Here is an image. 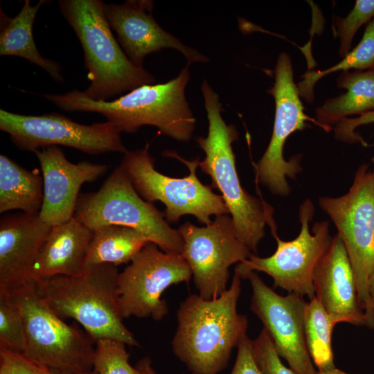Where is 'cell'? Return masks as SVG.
<instances>
[{"label":"cell","instance_id":"obj_17","mask_svg":"<svg viewBox=\"0 0 374 374\" xmlns=\"http://www.w3.org/2000/svg\"><path fill=\"white\" fill-rule=\"evenodd\" d=\"M44 181L39 215L51 226L71 220L75 213L81 186L104 175L109 166L89 161L73 163L55 145L37 150Z\"/></svg>","mask_w":374,"mask_h":374},{"label":"cell","instance_id":"obj_13","mask_svg":"<svg viewBox=\"0 0 374 374\" xmlns=\"http://www.w3.org/2000/svg\"><path fill=\"white\" fill-rule=\"evenodd\" d=\"M191 276L181 254L165 252L149 242L118 274L117 292L122 317L161 320L169 312L162 294L172 285L188 283Z\"/></svg>","mask_w":374,"mask_h":374},{"label":"cell","instance_id":"obj_27","mask_svg":"<svg viewBox=\"0 0 374 374\" xmlns=\"http://www.w3.org/2000/svg\"><path fill=\"white\" fill-rule=\"evenodd\" d=\"M26 337L21 313L10 292L0 288V348L23 353Z\"/></svg>","mask_w":374,"mask_h":374},{"label":"cell","instance_id":"obj_26","mask_svg":"<svg viewBox=\"0 0 374 374\" xmlns=\"http://www.w3.org/2000/svg\"><path fill=\"white\" fill-rule=\"evenodd\" d=\"M374 66V17L367 24L358 44L342 60L332 66L323 70L308 69L296 84L301 98L312 103L314 98V86L324 76L332 73L350 69L365 70Z\"/></svg>","mask_w":374,"mask_h":374},{"label":"cell","instance_id":"obj_32","mask_svg":"<svg viewBox=\"0 0 374 374\" xmlns=\"http://www.w3.org/2000/svg\"><path fill=\"white\" fill-rule=\"evenodd\" d=\"M374 123V111L363 114L354 118H346L337 123L332 130L335 138L343 143H360L364 147L368 143L357 132L356 129L362 125Z\"/></svg>","mask_w":374,"mask_h":374},{"label":"cell","instance_id":"obj_35","mask_svg":"<svg viewBox=\"0 0 374 374\" xmlns=\"http://www.w3.org/2000/svg\"><path fill=\"white\" fill-rule=\"evenodd\" d=\"M49 369V374H97L94 371L87 373H81L75 371H72L69 370H60V369Z\"/></svg>","mask_w":374,"mask_h":374},{"label":"cell","instance_id":"obj_11","mask_svg":"<svg viewBox=\"0 0 374 374\" xmlns=\"http://www.w3.org/2000/svg\"><path fill=\"white\" fill-rule=\"evenodd\" d=\"M274 83L267 90L275 102V114L271 139L264 154L255 165L256 181L271 193L282 197L291 191L287 178L295 179L302 170L301 154L285 159L283 148L289 136L296 131L309 127L308 122L319 126L315 118L305 113L290 55L280 53L274 69Z\"/></svg>","mask_w":374,"mask_h":374},{"label":"cell","instance_id":"obj_29","mask_svg":"<svg viewBox=\"0 0 374 374\" xmlns=\"http://www.w3.org/2000/svg\"><path fill=\"white\" fill-rule=\"evenodd\" d=\"M374 17V0H357L345 17H337L333 21L335 35L340 40L339 54L344 57L350 53L353 39L359 29Z\"/></svg>","mask_w":374,"mask_h":374},{"label":"cell","instance_id":"obj_28","mask_svg":"<svg viewBox=\"0 0 374 374\" xmlns=\"http://www.w3.org/2000/svg\"><path fill=\"white\" fill-rule=\"evenodd\" d=\"M125 344L117 339L101 338L96 341L93 371L97 374H143L129 363Z\"/></svg>","mask_w":374,"mask_h":374},{"label":"cell","instance_id":"obj_7","mask_svg":"<svg viewBox=\"0 0 374 374\" xmlns=\"http://www.w3.org/2000/svg\"><path fill=\"white\" fill-rule=\"evenodd\" d=\"M74 217L94 231L118 225L143 234L161 250L181 254L184 242L166 221L164 213L144 200L119 165L96 192L80 193Z\"/></svg>","mask_w":374,"mask_h":374},{"label":"cell","instance_id":"obj_34","mask_svg":"<svg viewBox=\"0 0 374 374\" xmlns=\"http://www.w3.org/2000/svg\"><path fill=\"white\" fill-rule=\"evenodd\" d=\"M135 367L143 374H158L152 366L151 359L148 357L139 360Z\"/></svg>","mask_w":374,"mask_h":374},{"label":"cell","instance_id":"obj_1","mask_svg":"<svg viewBox=\"0 0 374 374\" xmlns=\"http://www.w3.org/2000/svg\"><path fill=\"white\" fill-rule=\"evenodd\" d=\"M190 76L186 66L166 82L142 85L113 100H95L78 89L43 96L64 111L99 114L120 133H135L142 126L151 125L160 134L188 142L195 129L185 95Z\"/></svg>","mask_w":374,"mask_h":374},{"label":"cell","instance_id":"obj_19","mask_svg":"<svg viewBox=\"0 0 374 374\" xmlns=\"http://www.w3.org/2000/svg\"><path fill=\"white\" fill-rule=\"evenodd\" d=\"M313 283L316 297L335 325L344 322L366 326L353 270L337 233L315 268Z\"/></svg>","mask_w":374,"mask_h":374},{"label":"cell","instance_id":"obj_21","mask_svg":"<svg viewBox=\"0 0 374 374\" xmlns=\"http://www.w3.org/2000/svg\"><path fill=\"white\" fill-rule=\"evenodd\" d=\"M336 83L346 91L327 99L315 109L319 127L327 132L344 118L374 111V66L365 70L343 71Z\"/></svg>","mask_w":374,"mask_h":374},{"label":"cell","instance_id":"obj_31","mask_svg":"<svg viewBox=\"0 0 374 374\" xmlns=\"http://www.w3.org/2000/svg\"><path fill=\"white\" fill-rule=\"evenodd\" d=\"M0 374H49V369L21 353L0 348Z\"/></svg>","mask_w":374,"mask_h":374},{"label":"cell","instance_id":"obj_24","mask_svg":"<svg viewBox=\"0 0 374 374\" xmlns=\"http://www.w3.org/2000/svg\"><path fill=\"white\" fill-rule=\"evenodd\" d=\"M149 242V239L134 229L109 225L93 231L85 266L130 262Z\"/></svg>","mask_w":374,"mask_h":374},{"label":"cell","instance_id":"obj_15","mask_svg":"<svg viewBox=\"0 0 374 374\" xmlns=\"http://www.w3.org/2000/svg\"><path fill=\"white\" fill-rule=\"evenodd\" d=\"M252 288L251 310L269 335L280 357L297 374H316L305 335L304 318L307 303L303 296L289 293L278 294L256 271L247 274Z\"/></svg>","mask_w":374,"mask_h":374},{"label":"cell","instance_id":"obj_3","mask_svg":"<svg viewBox=\"0 0 374 374\" xmlns=\"http://www.w3.org/2000/svg\"><path fill=\"white\" fill-rule=\"evenodd\" d=\"M208 119L206 137L195 139L206 157L199 163L201 170L211 179V186L217 188L231 214L236 234L253 253L265 233V226L276 235L273 207L262 198L250 195L242 187L235 166L232 144L238 139L235 125H227L222 112L218 94L206 80L201 85Z\"/></svg>","mask_w":374,"mask_h":374},{"label":"cell","instance_id":"obj_9","mask_svg":"<svg viewBox=\"0 0 374 374\" xmlns=\"http://www.w3.org/2000/svg\"><path fill=\"white\" fill-rule=\"evenodd\" d=\"M9 292L24 322L23 355L51 369L93 371L96 340L57 316L37 294L33 281Z\"/></svg>","mask_w":374,"mask_h":374},{"label":"cell","instance_id":"obj_4","mask_svg":"<svg viewBox=\"0 0 374 374\" xmlns=\"http://www.w3.org/2000/svg\"><path fill=\"white\" fill-rule=\"evenodd\" d=\"M117 267H84L75 276H57L34 282L39 297L60 318L78 321L96 341L111 338L139 347L123 323L118 305Z\"/></svg>","mask_w":374,"mask_h":374},{"label":"cell","instance_id":"obj_36","mask_svg":"<svg viewBox=\"0 0 374 374\" xmlns=\"http://www.w3.org/2000/svg\"><path fill=\"white\" fill-rule=\"evenodd\" d=\"M368 292L374 308V274L371 276L368 283Z\"/></svg>","mask_w":374,"mask_h":374},{"label":"cell","instance_id":"obj_25","mask_svg":"<svg viewBox=\"0 0 374 374\" xmlns=\"http://www.w3.org/2000/svg\"><path fill=\"white\" fill-rule=\"evenodd\" d=\"M335 326L316 296L307 303L304 318L305 341L319 371L335 368L332 348Z\"/></svg>","mask_w":374,"mask_h":374},{"label":"cell","instance_id":"obj_30","mask_svg":"<svg viewBox=\"0 0 374 374\" xmlns=\"http://www.w3.org/2000/svg\"><path fill=\"white\" fill-rule=\"evenodd\" d=\"M251 347L255 360L264 374H297L282 363L265 328L255 339L251 340Z\"/></svg>","mask_w":374,"mask_h":374},{"label":"cell","instance_id":"obj_10","mask_svg":"<svg viewBox=\"0 0 374 374\" xmlns=\"http://www.w3.org/2000/svg\"><path fill=\"white\" fill-rule=\"evenodd\" d=\"M314 211L312 200L305 199L299 206L301 229L297 237L285 241L277 234L274 235L277 242L276 251L265 258L251 253L247 260L236 264L235 274L244 279L249 272H264L273 278L274 287L306 296L310 300L314 298V272L333 238L328 221L317 222L310 230Z\"/></svg>","mask_w":374,"mask_h":374},{"label":"cell","instance_id":"obj_33","mask_svg":"<svg viewBox=\"0 0 374 374\" xmlns=\"http://www.w3.org/2000/svg\"><path fill=\"white\" fill-rule=\"evenodd\" d=\"M237 348L236 359L230 374H264L255 360L251 339L247 334L242 337Z\"/></svg>","mask_w":374,"mask_h":374},{"label":"cell","instance_id":"obj_18","mask_svg":"<svg viewBox=\"0 0 374 374\" xmlns=\"http://www.w3.org/2000/svg\"><path fill=\"white\" fill-rule=\"evenodd\" d=\"M51 227L39 213L1 217L0 288L10 291L33 281L34 266Z\"/></svg>","mask_w":374,"mask_h":374},{"label":"cell","instance_id":"obj_5","mask_svg":"<svg viewBox=\"0 0 374 374\" xmlns=\"http://www.w3.org/2000/svg\"><path fill=\"white\" fill-rule=\"evenodd\" d=\"M60 10L78 38L90 84L83 91L89 98L109 100L155 78L132 63L114 37L100 0H60Z\"/></svg>","mask_w":374,"mask_h":374},{"label":"cell","instance_id":"obj_20","mask_svg":"<svg viewBox=\"0 0 374 374\" xmlns=\"http://www.w3.org/2000/svg\"><path fill=\"white\" fill-rule=\"evenodd\" d=\"M93 235V231L74 216L52 226L34 266L33 281L80 274L84 268Z\"/></svg>","mask_w":374,"mask_h":374},{"label":"cell","instance_id":"obj_14","mask_svg":"<svg viewBox=\"0 0 374 374\" xmlns=\"http://www.w3.org/2000/svg\"><path fill=\"white\" fill-rule=\"evenodd\" d=\"M178 231L184 242L181 256L191 270L198 294L208 300L218 297L226 290L229 267L252 253L238 238L231 217L215 216L203 226L186 222Z\"/></svg>","mask_w":374,"mask_h":374},{"label":"cell","instance_id":"obj_23","mask_svg":"<svg viewBox=\"0 0 374 374\" xmlns=\"http://www.w3.org/2000/svg\"><path fill=\"white\" fill-rule=\"evenodd\" d=\"M44 199L42 175L28 170L5 154L0 155V213L20 210L39 213Z\"/></svg>","mask_w":374,"mask_h":374},{"label":"cell","instance_id":"obj_37","mask_svg":"<svg viewBox=\"0 0 374 374\" xmlns=\"http://www.w3.org/2000/svg\"><path fill=\"white\" fill-rule=\"evenodd\" d=\"M316 374H349L337 368H334L329 370L318 371Z\"/></svg>","mask_w":374,"mask_h":374},{"label":"cell","instance_id":"obj_6","mask_svg":"<svg viewBox=\"0 0 374 374\" xmlns=\"http://www.w3.org/2000/svg\"><path fill=\"white\" fill-rule=\"evenodd\" d=\"M149 148L146 143L143 148L127 151L120 166L144 200L150 203L159 201L166 206L164 215L168 223H176L181 216L192 215L207 225L212 222L211 216L229 214L222 195L215 193L211 186L202 184L197 177L199 157L188 161L175 151L163 152L164 156L179 160L189 170L187 176L174 178L155 169Z\"/></svg>","mask_w":374,"mask_h":374},{"label":"cell","instance_id":"obj_12","mask_svg":"<svg viewBox=\"0 0 374 374\" xmlns=\"http://www.w3.org/2000/svg\"><path fill=\"white\" fill-rule=\"evenodd\" d=\"M0 130L24 151L35 152L48 146L63 145L94 155L127 152L121 133L107 121L84 125L57 113L23 115L1 109Z\"/></svg>","mask_w":374,"mask_h":374},{"label":"cell","instance_id":"obj_22","mask_svg":"<svg viewBox=\"0 0 374 374\" xmlns=\"http://www.w3.org/2000/svg\"><path fill=\"white\" fill-rule=\"evenodd\" d=\"M47 1L40 0L32 6L26 0L19 12L13 18L1 9L0 55L24 58L46 71L55 81L63 82L59 63L42 56L36 46L33 23L39 8Z\"/></svg>","mask_w":374,"mask_h":374},{"label":"cell","instance_id":"obj_2","mask_svg":"<svg viewBox=\"0 0 374 374\" xmlns=\"http://www.w3.org/2000/svg\"><path fill=\"white\" fill-rule=\"evenodd\" d=\"M240 278L218 297L189 294L177 310V328L172 340L175 355L190 374H219L228 366L233 349L247 334L248 320L239 314Z\"/></svg>","mask_w":374,"mask_h":374},{"label":"cell","instance_id":"obj_16","mask_svg":"<svg viewBox=\"0 0 374 374\" xmlns=\"http://www.w3.org/2000/svg\"><path fill=\"white\" fill-rule=\"evenodd\" d=\"M153 4V1L146 0H128L120 4L105 3L107 21L132 63L143 68L146 55L163 48L181 52L187 61V66L195 62H207L208 57L186 46L157 23L152 15Z\"/></svg>","mask_w":374,"mask_h":374},{"label":"cell","instance_id":"obj_38","mask_svg":"<svg viewBox=\"0 0 374 374\" xmlns=\"http://www.w3.org/2000/svg\"><path fill=\"white\" fill-rule=\"evenodd\" d=\"M371 161H372L373 163L374 164V157H372Z\"/></svg>","mask_w":374,"mask_h":374},{"label":"cell","instance_id":"obj_8","mask_svg":"<svg viewBox=\"0 0 374 374\" xmlns=\"http://www.w3.org/2000/svg\"><path fill=\"white\" fill-rule=\"evenodd\" d=\"M320 208L337 229L355 278L358 300L374 328V308L368 283L374 274V168L363 163L356 170L348 191L339 197H320Z\"/></svg>","mask_w":374,"mask_h":374}]
</instances>
